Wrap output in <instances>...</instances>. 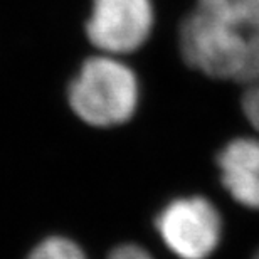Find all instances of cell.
I'll list each match as a JSON object with an SVG mask.
<instances>
[{
  "label": "cell",
  "instance_id": "6da1fadb",
  "mask_svg": "<svg viewBox=\"0 0 259 259\" xmlns=\"http://www.w3.org/2000/svg\"><path fill=\"white\" fill-rule=\"evenodd\" d=\"M135 72L115 56H95L82 63L67 88L72 111L91 126L110 128L126 123L138 105Z\"/></svg>",
  "mask_w": 259,
  "mask_h": 259
},
{
  "label": "cell",
  "instance_id": "7a4b0ae2",
  "mask_svg": "<svg viewBox=\"0 0 259 259\" xmlns=\"http://www.w3.org/2000/svg\"><path fill=\"white\" fill-rule=\"evenodd\" d=\"M249 35L194 7L179 27V48L192 69L215 79L239 81L244 69Z\"/></svg>",
  "mask_w": 259,
  "mask_h": 259
},
{
  "label": "cell",
  "instance_id": "3957f363",
  "mask_svg": "<svg viewBox=\"0 0 259 259\" xmlns=\"http://www.w3.org/2000/svg\"><path fill=\"white\" fill-rule=\"evenodd\" d=\"M165 246L180 259H207L222 236L219 210L204 197H180L168 202L155 219Z\"/></svg>",
  "mask_w": 259,
  "mask_h": 259
},
{
  "label": "cell",
  "instance_id": "277c9868",
  "mask_svg": "<svg viewBox=\"0 0 259 259\" xmlns=\"http://www.w3.org/2000/svg\"><path fill=\"white\" fill-rule=\"evenodd\" d=\"M155 24L152 0H93L86 35L103 54H130L147 42Z\"/></svg>",
  "mask_w": 259,
  "mask_h": 259
},
{
  "label": "cell",
  "instance_id": "5b68a950",
  "mask_svg": "<svg viewBox=\"0 0 259 259\" xmlns=\"http://www.w3.org/2000/svg\"><path fill=\"white\" fill-rule=\"evenodd\" d=\"M221 182L237 204L259 210V140L234 138L217 155Z\"/></svg>",
  "mask_w": 259,
  "mask_h": 259
},
{
  "label": "cell",
  "instance_id": "8992f818",
  "mask_svg": "<svg viewBox=\"0 0 259 259\" xmlns=\"http://www.w3.org/2000/svg\"><path fill=\"white\" fill-rule=\"evenodd\" d=\"M195 7L246 34H259V0H197Z\"/></svg>",
  "mask_w": 259,
  "mask_h": 259
},
{
  "label": "cell",
  "instance_id": "52a82bcc",
  "mask_svg": "<svg viewBox=\"0 0 259 259\" xmlns=\"http://www.w3.org/2000/svg\"><path fill=\"white\" fill-rule=\"evenodd\" d=\"M237 82L246 84L244 96H242V111L244 116L256 130H259V34L251 39L249 51L244 69Z\"/></svg>",
  "mask_w": 259,
  "mask_h": 259
},
{
  "label": "cell",
  "instance_id": "ba28073f",
  "mask_svg": "<svg viewBox=\"0 0 259 259\" xmlns=\"http://www.w3.org/2000/svg\"><path fill=\"white\" fill-rule=\"evenodd\" d=\"M27 259H86V254L74 241L63 236H53L40 241L30 251Z\"/></svg>",
  "mask_w": 259,
  "mask_h": 259
},
{
  "label": "cell",
  "instance_id": "9c48e42d",
  "mask_svg": "<svg viewBox=\"0 0 259 259\" xmlns=\"http://www.w3.org/2000/svg\"><path fill=\"white\" fill-rule=\"evenodd\" d=\"M108 259H153L138 244H121L111 251Z\"/></svg>",
  "mask_w": 259,
  "mask_h": 259
},
{
  "label": "cell",
  "instance_id": "30bf717a",
  "mask_svg": "<svg viewBox=\"0 0 259 259\" xmlns=\"http://www.w3.org/2000/svg\"><path fill=\"white\" fill-rule=\"evenodd\" d=\"M252 259H259V249L256 251V254H254V256H252Z\"/></svg>",
  "mask_w": 259,
  "mask_h": 259
}]
</instances>
